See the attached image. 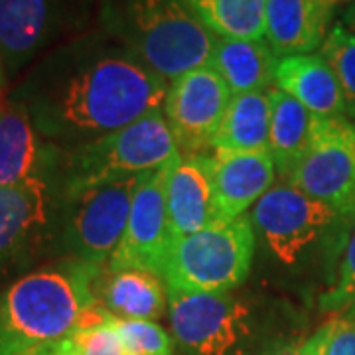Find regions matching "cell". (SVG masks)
<instances>
[{
    "instance_id": "6da1fadb",
    "label": "cell",
    "mask_w": 355,
    "mask_h": 355,
    "mask_svg": "<svg viewBox=\"0 0 355 355\" xmlns=\"http://www.w3.org/2000/svg\"><path fill=\"white\" fill-rule=\"evenodd\" d=\"M168 85L114 40H81L46 58L14 101L38 135L73 148L160 111Z\"/></svg>"
},
{
    "instance_id": "7a4b0ae2",
    "label": "cell",
    "mask_w": 355,
    "mask_h": 355,
    "mask_svg": "<svg viewBox=\"0 0 355 355\" xmlns=\"http://www.w3.org/2000/svg\"><path fill=\"white\" fill-rule=\"evenodd\" d=\"M103 268L73 257L14 280L0 292V355L38 354L107 322L97 300Z\"/></svg>"
},
{
    "instance_id": "3957f363",
    "label": "cell",
    "mask_w": 355,
    "mask_h": 355,
    "mask_svg": "<svg viewBox=\"0 0 355 355\" xmlns=\"http://www.w3.org/2000/svg\"><path fill=\"white\" fill-rule=\"evenodd\" d=\"M111 38L170 83L209 62L216 36L186 0H99Z\"/></svg>"
},
{
    "instance_id": "277c9868",
    "label": "cell",
    "mask_w": 355,
    "mask_h": 355,
    "mask_svg": "<svg viewBox=\"0 0 355 355\" xmlns=\"http://www.w3.org/2000/svg\"><path fill=\"white\" fill-rule=\"evenodd\" d=\"M180 156L162 109L99 139L69 148L62 162V191L67 200L101 184L140 176Z\"/></svg>"
},
{
    "instance_id": "5b68a950",
    "label": "cell",
    "mask_w": 355,
    "mask_h": 355,
    "mask_svg": "<svg viewBox=\"0 0 355 355\" xmlns=\"http://www.w3.org/2000/svg\"><path fill=\"white\" fill-rule=\"evenodd\" d=\"M254 227L249 214L217 221L172 243L162 279L170 291L229 292L251 272Z\"/></svg>"
},
{
    "instance_id": "8992f818",
    "label": "cell",
    "mask_w": 355,
    "mask_h": 355,
    "mask_svg": "<svg viewBox=\"0 0 355 355\" xmlns=\"http://www.w3.org/2000/svg\"><path fill=\"white\" fill-rule=\"evenodd\" d=\"M343 221H355V125L347 116H316L308 148L286 178Z\"/></svg>"
},
{
    "instance_id": "52a82bcc",
    "label": "cell",
    "mask_w": 355,
    "mask_h": 355,
    "mask_svg": "<svg viewBox=\"0 0 355 355\" xmlns=\"http://www.w3.org/2000/svg\"><path fill=\"white\" fill-rule=\"evenodd\" d=\"M254 233L282 265H298L343 219L288 180L275 184L249 214Z\"/></svg>"
},
{
    "instance_id": "ba28073f",
    "label": "cell",
    "mask_w": 355,
    "mask_h": 355,
    "mask_svg": "<svg viewBox=\"0 0 355 355\" xmlns=\"http://www.w3.org/2000/svg\"><path fill=\"white\" fill-rule=\"evenodd\" d=\"M168 314L176 342L193 355H227L249 334V310L233 291L168 288Z\"/></svg>"
},
{
    "instance_id": "9c48e42d",
    "label": "cell",
    "mask_w": 355,
    "mask_h": 355,
    "mask_svg": "<svg viewBox=\"0 0 355 355\" xmlns=\"http://www.w3.org/2000/svg\"><path fill=\"white\" fill-rule=\"evenodd\" d=\"M140 176L113 180L69 200L73 205L65 241L76 259L107 266L123 241Z\"/></svg>"
},
{
    "instance_id": "30bf717a",
    "label": "cell",
    "mask_w": 355,
    "mask_h": 355,
    "mask_svg": "<svg viewBox=\"0 0 355 355\" xmlns=\"http://www.w3.org/2000/svg\"><path fill=\"white\" fill-rule=\"evenodd\" d=\"M231 99V89L209 64L170 81L162 113L180 156L202 154L211 146Z\"/></svg>"
},
{
    "instance_id": "8fae6325",
    "label": "cell",
    "mask_w": 355,
    "mask_h": 355,
    "mask_svg": "<svg viewBox=\"0 0 355 355\" xmlns=\"http://www.w3.org/2000/svg\"><path fill=\"white\" fill-rule=\"evenodd\" d=\"M172 162L140 176L123 241L107 263L109 270L142 268L162 277L166 254L172 247L166 203V186Z\"/></svg>"
},
{
    "instance_id": "7c38bea8",
    "label": "cell",
    "mask_w": 355,
    "mask_h": 355,
    "mask_svg": "<svg viewBox=\"0 0 355 355\" xmlns=\"http://www.w3.org/2000/svg\"><path fill=\"white\" fill-rule=\"evenodd\" d=\"M87 0H0V64L6 79L76 22Z\"/></svg>"
},
{
    "instance_id": "4fadbf2b",
    "label": "cell",
    "mask_w": 355,
    "mask_h": 355,
    "mask_svg": "<svg viewBox=\"0 0 355 355\" xmlns=\"http://www.w3.org/2000/svg\"><path fill=\"white\" fill-rule=\"evenodd\" d=\"M166 203L172 243L217 223L214 156H178L170 166Z\"/></svg>"
},
{
    "instance_id": "5bb4252c",
    "label": "cell",
    "mask_w": 355,
    "mask_h": 355,
    "mask_svg": "<svg viewBox=\"0 0 355 355\" xmlns=\"http://www.w3.org/2000/svg\"><path fill=\"white\" fill-rule=\"evenodd\" d=\"M277 166L268 150L214 154V182L219 221L247 214L275 186Z\"/></svg>"
},
{
    "instance_id": "9a60e30c",
    "label": "cell",
    "mask_w": 355,
    "mask_h": 355,
    "mask_svg": "<svg viewBox=\"0 0 355 355\" xmlns=\"http://www.w3.org/2000/svg\"><path fill=\"white\" fill-rule=\"evenodd\" d=\"M331 12L328 0H266V44L279 58L312 53L330 32Z\"/></svg>"
},
{
    "instance_id": "2e32d148",
    "label": "cell",
    "mask_w": 355,
    "mask_h": 355,
    "mask_svg": "<svg viewBox=\"0 0 355 355\" xmlns=\"http://www.w3.org/2000/svg\"><path fill=\"white\" fill-rule=\"evenodd\" d=\"M51 190L44 178L0 186V261L22 253L50 225Z\"/></svg>"
},
{
    "instance_id": "e0dca14e",
    "label": "cell",
    "mask_w": 355,
    "mask_h": 355,
    "mask_svg": "<svg viewBox=\"0 0 355 355\" xmlns=\"http://www.w3.org/2000/svg\"><path fill=\"white\" fill-rule=\"evenodd\" d=\"M97 300L121 320H158L168 308L164 279L142 268H103L97 282Z\"/></svg>"
},
{
    "instance_id": "ac0fdd59",
    "label": "cell",
    "mask_w": 355,
    "mask_h": 355,
    "mask_svg": "<svg viewBox=\"0 0 355 355\" xmlns=\"http://www.w3.org/2000/svg\"><path fill=\"white\" fill-rule=\"evenodd\" d=\"M275 87L288 93L316 116H347L340 83L320 53L280 58Z\"/></svg>"
},
{
    "instance_id": "d6986e66",
    "label": "cell",
    "mask_w": 355,
    "mask_h": 355,
    "mask_svg": "<svg viewBox=\"0 0 355 355\" xmlns=\"http://www.w3.org/2000/svg\"><path fill=\"white\" fill-rule=\"evenodd\" d=\"M279 55L266 40L217 38L207 64L227 83L233 97L245 93L268 91L275 85Z\"/></svg>"
},
{
    "instance_id": "ffe728a7",
    "label": "cell",
    "mask_w": 355,
    "mask_h": 355,
    "mask_svg": "<svg viewBox=\"0 0 355 355\" xmlns=\"http://www.w3.org/2000/svg\"><path fill=\"white\" fill-rule=\"evenodd\" d=\"M270 128H268V153L275 160L279 176H291L294 166L302 158L312 137L316 114L288 93L272 87L270 91Z\"/></svg>"
},
{
    "instance_id": "44dd1931",
    "label": "cell",
    "mask_w": 355,
    "mask_h": 355,
    "mask_svg": "<svg viewBox=\"0 0 355 355\" xmlns=\"http://www.w3.org/2000/svg\"><path fill=\"white\" fill-rule=\"evenodd\" d=\"M40 140L30 113L18 101L0 109V186L38 176Z\"/></svg>"
},
{
    "instance_id": "7402d4cb",
    "label": "cell",
    "mask_w": 355,
    "mask_h": 355,
    "mask_svg": "<svg viewBox=\"0 0 355 355\" xmlns=\"http://www.w3.org/2000/svg\"><path fill=\"white\" fill-rule=\"evenodd\" d=\"M268 91L235 95L231 99L227 113L211 142L214 150H227V153L268 150V128H270Z\"/></svg>"
},
{
    "instance_id": "603a6c76",
    "label": "cell",
    "mask_w": 355,
    "mask_h": 355,
    "mask_svg": "<svg viewBox=\"0 0 355 355\" xmlns=\"http://www.w3.org/2000/svg\"><path fill=\"white\" fill-rule=\"evenodd\" d=\"M186 4L217 38H265L266 0H186Z\"/></svg>"
},
{
    "instance_id": "cb8c5ba5",
    "label": "cell",
    "mask_w": 355,
    "mask_h": 355,
    "mask_svg": "<svg viewBox=\"0 0 355 355\" xmlns=\"http://www.w3.org/2000/svg\"><path fill=\"white\" fill-rule=\"evenodd\" d=\"M320 55L330 65L340 83L347 119H355V34L342 22L334 24L320 48Z\"/></svg>"
},
{
    "instance_id": "d4e9b609",
    "label": "cell",
    "mask_w": 355,
    "mask_h": 355,
    "mask_svg": "<svg viewBox=\"0 0 355 355\" xmlns=\"http://www.w3.org/2000/svg\"><path fill=\"white\" fill-rule=\"evenodd\" d=\"M113 326L119 331L127 355H172L170 336L156 322L113 316Z\"/></svg>"
},
{
    "instance_id": "484cf974",
    "label": "cell",
    "mask_w": 355,
    "mask_h": 355,
    "mask_svg": "<svg viewBox=\"0 0 355 355\" xmlns=\"http://www.w3.org/2000/svg\"><path fill=\"white\" fill-rule=\"evenodd\" d=\"M55 355H127L119 331L114 330L113 316L97 326H87L60 342Z\"/></svg>"
},
{
    "instance_id": "4316f807",
    "label": "cell",
    "mask_w": 355,
    "mask_h": 355,
    "mask_svg": "<svg viewBox=\"0 0 355 355\" xmlns=\"http://www.w3.org/2000/svg\"><path fill=\"white\" fill-rule=\"evenodd\" d=\"M320 306L326 312L355 310V227L343 249L342 263L338 268V279L330 291L322 294Z\"/></svg>"
},
{
    "instance_id": "83f0119b",
    "label": "cell",
    "mask_w": 355,
    "mask_h": 355,
    "mask_svg": "<svg viewBox=\"0 0 355 355\" xmlns=\"http://www.w3.org/2000/svg\"><path fill=\"white\" fill-rule=\"evenodd\" d=\"M320 355H355L354 320H331L320 330Z\"/></svg>"
},
{
    "instance_id": "f1b7e54d",
    "label": "cell",
    "mask_w": 355,
    "mask_h": 355,
    "mask_svg": "<svg viewBox=\"0 0 355 355\" xmlns=\"http://www.w3.org/2000/svg\"><path fill=\"white\" fill-rule=\"evenodd\" d=\"M280 355H320V334L316 331L308 342L298 345V347H294V349L282 352Z\"/></svg>"
},
{
    "instance_id": "f546056e",
    "label": "cell",
    "mask_w": 355,
    "mask_h": 355,
    "mask_svg": "<svg viewBox=\"0 0 355 355\" xmlns=\"http://www.w3.org/2000/svg\"><path fill=\"white\" fill-rule=\"evenodd\" d=\"M352 34H355V0L354 2H349L347 6H345V10L342 12V20H340Z\"/></svg>"
},
{
    "instance_id": "4dcf8cb0",
    "label": "cell",
    "mask_w": 355,
    "mask_h": 355,
    "mask_svg": "<svg viewBox=\"0 0 355 355\" xmlns=\"http://www.w3.org/2000/svg\"><path fill=\"white\" fill-rule=\"evenodd\" d=\"M55 347V345H53ZM50 347V349H44V352H38V354H32V355H55V349Z\"/></svg>"
},
{
    "instance_id": "1f68e13d",
    "label": "cell",
    "mask_w": 355,
    "mask_h": 355,
    "mask_svg": "<svg viewBox=\"0 0 355 355\" xmlns=\"http://www.w3.org/2000/svg\"><path fill=\"white\" fill-rule=\"evenodd\" d=\"M4 81H6V76H4V69H2V64H0V89L4 85Z\"/></svg>"
},
{
    "instance_id": "d6a6232c",
    "label": "cell",
    "mask_w": 355,
    "mask_h": 355,
    "mask_svg": "<svg viewBox=\"0 0 355 355\" xmlns=\"http://www.w3.org/2000/svg\"><path fill=\"white\" fill-rule=\"evenodd\" d=\"M330 4H338V2H354V0H328Z\"/></svg>"
}]
</instances>
